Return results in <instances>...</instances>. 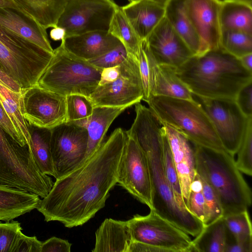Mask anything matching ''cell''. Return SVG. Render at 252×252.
Instances as JSON below:
<instances>
[{"instance_id":"46","label":"cell","mask_w":252,"mask_h":252,"mask_svg":"<svg viewBox=\"0 0 252 252\" xmlns=\"http://www.w3.org/2000/svg\"><path fill=\"white\" fill-rule=\"evenodd\" d=\"M252 242H243L235 239L227 231L224 252H252Z\"/></svg>"},{"instance_id":"50","label":"cell","mask_w":252,"mask_h":252,"mask_svg":"<svg viewBox=\"0 0 252 252\" xmlns=\"http://www.w3.org/2000/svg\"><path fill=\"white\" fill-rule=\"evenodd\" d=\"M50 36L53 40L62 41L65 37V31L63 29L58 27L53 28L50 32Z\"/></svg>"},{"instance_id":"3","label":"cell","mask_w":252,"mask_h":252,"mask_svg":"<svg viewBox=\"0 0 252 252\" xmlns=\"http://www.w3.org/2000/svg\"><path fill=\"white\" fill-rule=\"evenodd\" d=\"M175 72L192 94L208 98L235 99L239 91L252 82V72L220 48L193 56Z\"/></svg>"},{"instance_id":"10","label":"cell","mask_w":252,"mask_h":252,"mask_svg":"<svg viewBox=\"0 0 252 252\" xmlns=\"http://www.w3.org/2000/svg\"><path fill=\"white\" fill-rule=\"evenodd\" d=\"M192 97L207 114L224 149L234 156L242 142L249 118L242 112L234 99L208 98L193 94Z\"/></svg>"},{"instance_id":"17","label":"cell","mask_w":252,"mask_h":252,"mask_svg":"<svg viewBox=\"0 0 252 252\" xmlns=\"http://www.w3.org/2000/svg\"><path fill=\"white\" fill-rule=\"evenodd\" d=\"M164 125L186 201L191 184L196 174L194 144L177 130L168 125Z\"/></svg>"},{"instance_id":"28","label":"cell","mask_w":252,"mask_h":252,"mask_svg":"<svg viewBox=\"0 0 252 252\" xmlns=\"http://www.w3.org/2000/svg\"><path fill=\"white\" fill-rule=\"evenodd\" d=\"M0 103L24 142L31 147V132L23 114L21 92H15L0 82Z\"/></svg>"},{"instance_id":"12","label":"cell","mask_w":252,"mask_h":252,"mask_svg":"<svg viewBox=\"0 0 252 252\" xmlns=\"http://www.w3.org/2000/svg\"><path fill=\"white\" fill-rule=\"evenodd\" d=\"M21 103L24 118L36 128L51 129L66 122L65 96L36 84L22 89Z\"/></svg>"},{"instance_id":"5","label":"cell","mask_w":252,"mask_h":252,"mask_svg":"<svg viewBox=\"0 0 252 252\" xmlns=\"http://www.w3.org/2000/svg\"><path fill=\"white\" fill-rule=\"evenodd\" d=\"M146 102L163 124L193 144L224 150L207 114L194 100L152 95Z\"/></svg>"},{"instance_id":"43","label":"cell","mask_w":252,"mask_h":252,"mask_svg":"<svg viewBox=\"0 0 252 252\" xmlns=\"http://www.w3.org/2000/svg\"><path fill=\"white\" fill-rule=\"evenodd\" d=\"M42 242L36 236H27L21 232L15 244L13 252H41Z\"/></svg>"},{"instance_id":"44","label":"cell","mask_w":252,"mask_h":252,"mask_svg":"<svg viewBox=\"0 0 252 252\" xmlns=\"http://www.w3.org/2000/svg\"><path fill=\"white\" fill-rule=\"evenodd\" d=\"M0 127L13 140L23 147L27 145L16 131L12 122L0 103Z\"/></svg>"},{"instance_id":"52","label":"cell","mask_w":252,"mask_h":252,"mask_svg":"<svg viewBox=\"0 0 252 252\" xmlns=\"http://www.w3.org/2000/svg\"><path fill=\"white\" fill-rule=\"evenodd\" d=\"M10 8L15 9V7L9 0H0V8Z\"/></svg>"},{"instance_id":"36","label":"cell","mask_w":252,"mask_h":252,"mask_svg":"<svg viewBox=\"0 0 252 252\" xmlns=\"http://www.w3.org/2000/svg\"><path fill=\"white\" fill-rule=\"evenodd\" d=\"M235 164L239 170L245 174L252 175V117L249 118L247 127L241 144L236 153Z\"/></svg>"},{"instance_id":"38","label":"cell","mask_w":252,"mask_h":252,"mask_svg":"<svg viewBox=\"0 0 252 252\" xmlns=\"http://www.w3.org/2000/svg\"><path fill=\"white\" fill-rule=\"evenodd\" d=\"M186 205L188 211L204 224L205 220V201L201 182L197 173L191 184Z\"/></svg>"},{"instance_id":"21","label":"cell","mask_w":252,"mask_h":252,"mask_svg":"<svg viewBox=\"0 0 252 252\" xmlns=\"http://www.w3.org/2000/svg\"><path fill=\"white\" fill-rule=\"evenodd\" d=\"M0 26L9 32L53 53L46 30L35 24L15 9L0 8Z\"/></svg>"},{"instance_id":"34","label":"cell","mask_w":252,"mask_h":252,"mask_svg":"<svg viewBox=\"0 0 252 252\" xmlns=\"http://www.w3.org/2000/svg\"><path fill=\"white\" fill-rule=\"evenodd\" d=\"M163 163L167 180L174 193L178 205L183 210L189 211L183 195L180 182L174 162L165 129L163 138Z\"/></svg>"},{"instance_id":"30","label":"cell","mask_w":252,"mask_h":252,"mask_svg":"<svg viewBox=\"0 0 252 252\" xmlns=\"http://www.w3.org/2000/svg\"><path fill=\"white\" fill-rule=\"evenodd\" d=\"M108 32L119 40L128 54L138 58L142 40L136 34L121 6L118 5L115 10Z\"/></svg>"},{"instance_id":"27","label":"cell","mask_w":252,"mask_h":252,"mask_svg":"<svg viewBox=\"0 0 252 252\" xmlns=\"http://www.w3.org/2000/svg\"><path fill=\"white\" fill-rule=\"evenodd\" d=\"M221 31L252 34V0H222L220 13Z\"/></svg>"},{"instance_id":"14","label":"cell","mask_w":252,"mask_h":252,"mask_svg":"<svg viewBox=\"0 0 252 252\" xmlns=\"http://www.w3.org/2000/svg\"><path fill=\"white\" fill-rule=\"evenodd\" d=\"M117 183L152 208L151 185L147 158L137 142L127 133L118 168Z\"/></svg>"},{"instance_id":"29","label":"cell","mask_w":252,"mask_h":252,"mask_svg":"<svg viewBox=\"0 0 252 252\" xmlns=\"http://www.w3.org/2000/svg\"><path fill=\"white\" fill-rule=\"evenodd\" d=\"M226 234L223 216L205 225L192 240L194 252H224Z\"/></svg>"},{"instance_id":"16","label":"cell","mask_w":252,"mask_h":252,"mask_svg":"<svg viewBox=\"0 0 252 252\" xmlns=\"http://www.w3.org/2000/svg\"><path fill=\"white\" fill-rule=\"evenodd\" d=\"M221 0H184L186 13L209 50L220 48Z\"/></svg>"},{"instance_id":"47","label":"cell","mask_w":252,"mask_h":252,"mask_svg":"<svg viewBox=\"0 0 252 252\" xmlns=\"http://www.w3.org/2000/svg\"><path fill=\"white\" fill-rule=\"evenodd\" d=\"M120 74V65L102 69L100 74L98 86H102L112 82Z\"/></svg>"},{"instance_id":"24","label":"cell","mask_w":252,"mask_h":252,"mask_svg":"<svg viewBox=\"0 0 252 252\" xmlns=\"http://www.w3.org/2000/svg\"><path fill=\"white\" fill-rule=\"evenodd\" d=\"M132 239L126 221L106 219L95 232L93 252H128Z\"/></svg>"},{"instance_id":"26","label":"cell","mask_w":252,"mask_h":252,"mask_svg":"<svg viewBox=\"0 0 252 252\" xmlns=\"http://www.w3.org/2000/svg\"><path fill=\"white\" fill-rule=\"evenodd\" d=\"M127 108L126 106L94 107L85 127L88 132V145L84 160L98 149L104 141L106 133L112 122Z\"/></svg>"},{"instance_id":"4","label":"cell","mask_w":252,"mask_h":252,"mask_svg":"<svg viewBox=\"0 0 252 252\" xmlns=\"http://www.w3.org/2000/svg\"><path fill=\"white\" fill-rule=\"evenodd\" d=\"M193 144L196 173L216 192L223 216L247 210L252 204L251 189L233 156L224 150Z\"/></svg>"},{"instance_id":"6","label":"cell","mask_w":252,"mask_h":252,"mask_svg":"<svg viewBox=\"0 0 252 252\" xmlns=\"http://www.w3.org/2000/svg\"><path fill=\"white\" fill-rule=\"evenodd\" d=\"M101 70L69 52L61 44L54 49L36 85L65 96L78 94L89 97L98 86Z\"/></svg>"},{"instance_id":"53","label":"cell","mask_w":252,"mask_h":252,"mask_svg":"<svg viewBox=\"0 0 252 252\" xmlns=\"http://www.w3.org/2000/svg\"><path fill=\"white\" fill-rule=\"evenodd\" d=\"M129 1L135 0H128ZM165 6L170 0H150Z\"/></svg>"},{"instance_id":"41","label":"cell","mask_w":252,"mask_h":252,"mask_svg":"<svg viewBox=\"0 0 252 252\" xmlns=\"http://www.w3.org/2000/svg\"><path fill=\"white\" fill-rule=\"evenodd\" d=\"M139 68L143 88L142 100L147 102L150 97L151 66L145 40H142L138 56Z\"/></svg>"},{"instance_id":"9","label":"cell","mask_w":252,"mask_h":252,"mask_svg":"<svg viewBox=\"0 0 252 252\" xmlns=\"http://www.w3.org/2000/svg\"><path fill=\"white\" fill-rule=\"evenodd\" d=\"M118 6L113 0H68L57 27L64 30L65 38L92 31H108Z\"/></svg>"},{"instance_id":"15","label":"cell","mask_w":252,"mask_h":252,"mask_svg":"<svg viewBox=\"0 0 252 252\" xmlns=\"http://www.w3.org/2000/svg\"><path fill=\"white\" fill-rule=\"evenodd\" d=\"M145 41L158 64L176 68L194 56L165 17Z\"/></svg>"},{"instance_id":"11","label":"cell","mask_w":252,"mask_h":252,"mask_svg":"<svg viewBox=\"0 0 252 252\" xmlns=\"http://www.w3.org/2000/svg\"><path fill=\"white\" fill-rule=\"evenodd\" d=\"M143 88L138 61L129 54L120 65V74L114 81L98 86L89 96L94 107L97 106L129 107L140 102Z\"/></svg>"},{"instance_id":"20","label":"cell","mask_w":252,"mask_h":252,"mask_svg":"<svg viewBox=\"0 0 252 252\" xmlns=\"http://www.w3.org/2000/svg\"><path fill=\"white\" fill-rule=\"evenodd\" d=\"M121 7L141 40L146 39L165 17V6L150 0H135Z\"/></svg>"},{"instance_id":"19","label":"cell","mask_w":252,"mask_h":252,"mask_svg":"<svg viewBox=\"0 0 252 252\" xmlns=\"http://www.w3.org/2000/svg\"><path fill=\"white\" fill-rule=\"evenodd\" d=\"M146 47L151 66L150 97L162 96L193 100L191 92L177 76L176 68L158 64L147 45Z\"/></svg>"},{"instance_id":"51","label":"cell","mask_w":252,"mask_h":252,"mask_svg":"<svg viewBox=\"0 0 252 252\" xmlns=\"http://www.w3.org/2000/svg\"><path fill=\"white\" fill-rule=\"evenodd\" d=\"M238 59L245 68L252 72V53L244 55Z\"/></svg>"},{"instance_id":"39","label":"cell","mask_w":252,"mask_h":252,"mask_svg":"<svg viewBox=\"0 0 252 252\" xmlns=\"http://www.w3.org/2000/svg\"><path fill=\"white\" fill-rule=\"evenodd\" d=\"M128 55L126 48L121 43L105 54L88 61L95 67L102 69L120 65Z\"/></svg>"},{"instance_id":"49","label":"cell","mask_w":252,"mask_h":252,"mask_svg":"<svg viewBox=\"0 0 252 252\" xmlns=\"http://www.w3.org/2000/svg\"><path fill=\"white\" fill-rule=\"evenodd\" d=\"M0 82L15 92L20 93L22 90L20 86L2 71L0 68Z\"/></svg>"},{"instance_id":"13","label":"cell","mask_w":252,"mask_h":252,"mask_svg":"<svg viewBox=\"0 0 252 252\" xmlns=\"http://www.w3.org/2000/svg\"><path fill=\"white\" fill-rule=\"evenodd\" d=\"M51 151L56 179L75 169L84 159L88 145L86 128L64 123L51 129Z\"/></svg>"},{"instance_id":"42","label":"cell","mask_w":252,"mask_h":252,"mask_svg":"<svg viewBox=\"0 0 252 252\" xmlns=\"http://www.w3.org/2000/svg\"><path fill=\"white\" fill-rule=\"evenodd\" d=\"M238 107L247 118L252 117V82L243 86L234 99Z\"/></svg>"},{"instance_id":"1","label":"cell","mask_w":252,"mask_h":252,"mask_svg":"<svg viewBox=\"0 0 252 252\" xmlns=\"http://www.w3.org/2000/svg\"><path fill=\"white\" fill-rule=\"evenodd\" d=\"M126 139V131L115 129L91 156L56 179L36 208L46 222L59 221L68 228L82 225L105 206L117 184Z\"/></svg>"},{"instance_id":"45","label":"cell","mask_w":252,"mask_h":252,"mask_svg":"<svg viewBox=\"0 0 252 252\" xmlns=\"http://www.w3.org/2000/svg\"><path fill=\"white\" fill-rule=\"evenodd\" d=\"M71 245L67 240L52 237L42 242L41 252H70Z\"/></svg>"},{"instance_id":"7","label":"cell","mask_w":252,"mask_h":252,"mask_svg":"<svg viewBox=\"0 0 252 252\" xmlns=\"http://www.w3.org/2000/svg\"><path fill=\"white\" fill-rule=\"evenodd\" d=\"M52 56L0 26V68L22 89L36 84Z\"/></svg>"},{"instance_id":"40","label":"cell","mask_w":252,"mask_h":252,"mask_svg":"<svg viewBox=\"0 0 252 252\" xmlns=\"http://www.w3.org/2000/svg\"><path fill=\"white\" fill-rule=\"evenodd\" d=\"M21 232L22 227L19 222H0V252H13L14 246Z\"/></svg>"},{"instance_id":"25","label":"cell","mask_w":252,"mask_h":252,"mask_svg":"<svg viewBox=\"0 0 252 252\" xmlns=\"http://www.w3.org/2000/svg\"><path fill=\"white\" fill-rule=\"evenodd\" d=\"M40 201L35 194L0 185V220L10 221L36 209Z\"/></svg>"},{"instance_id":"32","label":"cell","mask_w":252,"mask_h":252,"mask_svg":"<svg viewBox=\"0 0 252 252\" xmlns=\"http://www.w3.org/2000/svg\"><path fill=\"white\" fill-rule=\"evenodd\" d=\"M220 47L224 51L239 58L252 53V34L236 31H221Z\"/></svg>"},{"instance_id":"18","label":"cell","mask_w":252,"mask_h":252,"mask_svg":"<svg viewBox=\"0 0 252 252\" xmlns=\"http://www.w3.org/2000/svg\"><path fill=\"white\" fill-rule=\"evenodd\" d=\"M120 43L108 31H95L65 37L61 44L69 52L88 61L105 54Z\"/></svg>"},{"instance_id":"8","label":"cell","mask_w":252,"mask_h":252,"mask_svg":"<svg viewBox=\"0 0 252 252\" xmlns=\"http://www.w3.org/2000/svg\"><path fill=\"white\" fill-rule=\"evenodd\" d=\"M132 241L158 247L167 252H194L189 234L150 210L127 220Z\"/></svg>"},{"instance_id":"37","label":"cell","mask_w":252,"mask_h":252,"mask_svg":"<svg viewBox=\"0 0 252 252\" xmlns=\"http://www.w3.org/2000/svg\"><path fill=\"white\" fill-rule=\"evenodd\" d=\"M199 176L201 182L202 190L205 201V225L222 217L223 211L215 190L204 179Z\"/></svg>"},{"instance_id":"31","label":"cell","mask_w":252,"mask_h":252,"mask_svg":"<svg viewBox=\"0 0 252 252\" xmlns=\"http://www.w3.org/2000/svg\"><path fill=\"white\" fill-rule=\"evenodd\" d=\"M31 132V147L36 164L42 173L56 178L51 151V129L38 128Z\"/></svg>"},{"instance_id":"22","label":"cell","mask_w":252,"mask_h":252,"mask_svg":"<svg viewBox=\"0 0 252 252\" xmlns=\"http://www.w3.org/2000/svg\"><path fill=\"white\" fill-rule=\"evenodd\" d=\"M16 10L39 27L47 30L57 27L68 0H9Z\"/></svg>"},{"instance_id":"23","label":"cell","mask_w":252,"mask_h":252,"mask_svg":"<svg viewBox=\"0 0 252 252\" xmlns=\"http://www.w3.org/2000/svg\"><path fill=\"white\" fill-rule=\"evenodd\" d=\"M165 17L194 56L209 51L187 15L184 0H170L165 6Z\"/></svg>"},{"instance_id":"35","label":"cell","mask_w":252,"mask_h":252,"mask_svg":"<svg viewBox=\"0 0 252 252\" xmlns=\"http://www.w3.org/2000/svg\"><path fill=\"white\" fill-rule=\"evenodd\" d=\"M227 231L236 240L252 242V227L248 210L223 216Z\"/></svg>"},{"instance_id":"48","label":"cell","mask_w":252,"mask_h":252,"mask_svg":"<svg viewBox=\"0 0 252 252\" xmlns=\"http://www.w3.org/2000/svg\"><path fill=\"white\" fill-rule=\"evenodd\" d=\"M128 252H167L164 249L146 243L132 241L131 242Z\"/></svg>"},{"instance_id":"33","label":"cell","mask_w":252,"mask_h":252,"mask_svg":"<svg viewBox=\"0 0 252 252\" xmlns=\"http://www.w3.org/2000/svg\"><path fill=\"white\" fill-rule=\"evenodd\" d=\"M66 122L86 127L94 109L89 98L82 94L66 96Z\"/></svg>"},{"instance_id":"2","label":"cell","mask_w":252,"mask_h":252,"mask_svg":"<svg viewBox=\"0 0 252 252\" xmlns=\"http://www.w3.org/2000/svg\"><path fill=\"white\" fill-rule=\"evenodd\" d=\"M163 124L155 115L144 114L136 117L127 134L144 153L150 174L152 208L188 234L196 237L203 229V223L189 211L178 205L167 180L163 163Z\"/></svg>"}]
</instances>
